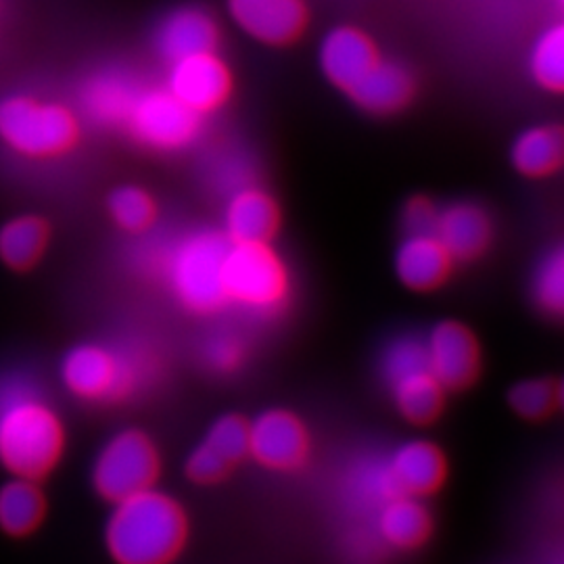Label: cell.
<instances>
[{
    "mask_svg": "<svg viewBox=\"0 0 564 564\" xmlns=\"http://www.w3.org/2000/svg\"><path fill=\"white\" fill-rule=\"evenodd\" d=\"M63 429L41 387L25 375L0 379V463L25 479L59 460Z\"/></svg>",
    "mask_w": 564,
    "mask_h": 564,
    "instance_id": "obj_1",
    "label": "cell"
},
{
    "mask_svg": "<svg viewBox=\"0 0 564 564\" xmlns=\"http://www.w3.org/2000/svg\"><path fill=\"white\" fill-rule=\"evenodd\" d=\"M186 535L178 505L155 489L116 502L107 523V545L120 564L170 563Z\"/></svg>",
    "mask_w": 564,
    "mask_h": 564,
    "instance_id": "obj_2",
    "label": "cell"
},
{
    "mask_svg": "<svg viewBox=\"0 0 564 564\" xmlns=\"http://www.w3.org/2000/svg\"><path fill=\"white\" fill-rule=\"evenodd\" d=\"M230 245L218 230H195L153 251L151 263L188 310L207 314L228 302L224 262Z\"/></svg>",
    "mask_w": 564,
    "mask_h": 564,
    "instance_id": "obj_3",
    "label": "cell"
},
{
    "mask_svg": "<svg viewBox=\"0 0 564 564\" xmlns=\"http://www.w3.org/2000/svg\"><path fill=\"white\" fill-rule=\"evenodd\" d=\"M0 139L25 158H57L74 147L78 121L59 102L7 97L0 101Z\"/></svg>",
    "mask_w": 564,
    "mask_h": 564,
    "instance_id": "obj_4",
    "label": "cell"
},
{
    "mask_svg": "<svg viewBox=\"0 0 564 564\" xmlns=\"http://www.w3.org/2000/svg\"><path fill=\"white\" fill-rule=\"evenodd\" d=\"M228 302L249 310H274L289 291L286 270L268 242H232L224 262Z\"/></svg>",
    "mask_w": 564,
    "mask_h": 564,
    "instance_id": "obj_5",
    "label": "cell"
},
{
    "mask_svg": "<svg viewBox=\"0 0 564 564\" xmlns=\"http://www.w3.org/2000/svg\"><path fill=\"white\" fill-rule=\"evenodd\" d=\"M123 128L144 147L178 151L199 137L202 116L184 107L167 88H155L144 82Z\"/></svg>",
    "mask_w": 564,
    "mask_h": 564,
    "instance_id": "obj_6",
    "label": "cell"
},
{
    "mask_svg": "<svg viewBox=\"0 0 564 564\" xmlns=\"http://www.w3.org/2000/svg\"><path fill=\"white\" fill-rule=\"evenodd\" d=\"M158 452L139 431L111 437L93 468V481L102 498L120 502L149 489L158 477Z\"/></svg>",
    "mask_w": 564,
    "mask_h": 564,
    "instance_id": "obj_7",
    "label": "cell"
},
{
    "mask_svg": "<svg viewBox=\"0 0 564 564\" xmlns=\"http://www.w3.org/2000/svg\"><path fill=\"white\" fill-rule=\"evenodd\" d=\"M61 375L67 389L84 400L120 398L139 383L132 360L99 345H80L69 351L61 366Z\"/></svg>",
    "mask_w": 564,
    "mask_h": 564,
    "instance_id": "obj_8",
    "label": "cell"
},
{
    "mask_svg": "<svg viewBox=\"0 0 564 564\" xmlns=\"http://www.w3.org/2000/svg\"><path fill=\"white\" fill-rule=\"evenodd\" d=\"M178 101L197 116L212 113L230 95V74L224 61L214 53L170 63V76L165 86Z\"/></svg>",
    "mask_w": 564,
    "mask_h": 564,
    "instance_id": "obj_9",
    "label": "cell"
},
{
    "mask_svg": "<svg viewBox=\"0 0 564 564\" xmlns=\"http://www.w3.org/2000/svg\"><path fill=\"white\" fill-rule=\"evenodd\" d=\"M424 349L429 370L444 389H463L477 377L479 347L463 324H437L424 339Z\"/></svg>",
    "mask_w": 564,
    "mask_h": 564,
    "instance_id": "obj_10",
    "label": "cell"
},
{
    "mask_svg": "<svg viewBox=\"0 0 564 564\" xmlns=\"http://www.w3.org/2000/svg\"><path fill=\"white\" fill-rule=\"evenodd\" d=\"M249 454L268 468H293L307 454V433L293 414L268 410L249 424Z\"/></svg>",
    "mask_w": 564,
    "mask_h": 564,
    "instance_id": "obj_11",
    "label": "cell"
},
{
    "mask_svg": "<svg viewBox=\"0 0 564 564\" xmlns=\"http://www.w3.org/2000/svg\"><path fill=\"white\" fill-rule=\"evenodd\" d=\"M232 20L256 41L286 44L305 25L302 0H228Z\"/></svg>",
    "mask_w": 564,
    "mask_h": 564,
    "instance_id": "obj_12",
    "label": "cell"
},
{
    "mask_svg": "<svg viewBox=\"0 0 564 564\" xmlns=\"http://www.w3.org/2000/svg\"><path fill=\"white\" fill-rule=\"evenodd\" d=\"M144 82L121 69H107L84 82L80 107L86 118L111 128H123L128 111Z\"/></svg>",
    "mask_w": 564,
    "mask_h": 564,
    "instance_id": "obj_13",
    "label": "cell"
},
{
    "mask_svg": "<svg viewBox=\"0 0 564 564\" xmlns=\"http://www.w3.org/2000/svg\"><path fill=\"white\" fill-rule=\"evenodd\" d=\"M218 39V25L209 13L197 7H184L162 21L155 36V46L163 59L174 63L184 57L214 53Z\"/></svg>",
    "mask_w": 564,
    "mask_h": 564,
    "instance_id": "obj_14",
    "label": "cell"
},
{
    "mask_svg": "<svg viewBox=\"0 0 564 564\" xmlns=\"http://www.w3.org/2000/svg\"><path fill=\"white\" fill-rule=\"evenodd\" d=\"M379 59L372 42L354 28L333 30L321 46V65L326 78L349 90Z\"/></svg>",
    "mask_w": 564,
    "mask_h": 564,
    "instance_id": "obj_15",
    "label": "cell"
},
{
    "mask_svg": "<svg viewBox=\"0 0 564 564\" xmlns=\"http://www.w3.org/2000/svg\"><path fill=\"white\" fill-rule=\"evenodd\" d=\"M387 464L400 494L424 496L435 491L444 481V456L429 442L416 440L400 445L387 458Z\"/></svg>",
    "mask_w": 564,
    "mask_h": 564,
    "instance_id": "obj_16",
    "label": "cell"
},
{
    "mask_svg": "<svg viewBox=\"0 0 564 564\" xmlns=\"http://www.w3.org/2000/svg\"><path fill=\"white\" fill-rule=\"evenodd\" d=\"M433 235L452 260H470L489 241V220L477 205L454 203L440 212Z\"/></svg>",
    "mask_w": 564,
    "mask_h": 564,
    "instance_id": "obj_17",
    "label": "cell"
},
{
    "mask_svg": "<svg viewBox=\"0 0 564 564\" xmlns=\"http://www.w3.org/2000/svg\"><path fill=\"white\" fill-rule=\"evenodd\" d=\"M279 224L274 202L258 188L245 186L230 195L226 207V237L232 242H268Z\"/></svg>",
    "mask_w": 564,
    "mask_h": 564,
    "instance_id": "obj_18",
    "label": "cell"
},
{
    "mask_svg": "<svg viewBox=\"0 0 564 564\" xmlns=\"http://www.w3.org/2000/svg\"><path fill=\"white\" fill-rule=\"evenodd\" d=\"M449 260L435 235H408L395 253V272L405 286L429 291L444 281Z\"/></svg>",
    "mask_w": 564,
    "mask_h": 564,
    "instance_id": "obj_19",
    "label": "cell"
},
{
    "mask_svg": "<svg viewBox=\"0 0 564 564\" xmlns=\"http://www.w3.org/2000/svg\"><path fill=\"white\" fill-rule=\"evenodd\" d=\"M347 93L362 109L389 113L403 107L410 99L412 82L402 65L377 59Z\"/></svg>",
    "mask_w": 564,
    "mask_h": 564,
    "instance_id": "obj_20",
    "label": "cell"
},
{
    "mask_svg": "<svg viewBox=\"0 0 564 564\" xmlns=\"http://www.w3.org/2000/svg\"><path fill=\"white\" fill-rule=\"evenodd\" d=\"M431 519L416 496L398 494L377 510V533L384 544L414 547L429 535Z\"/></svg>",
    "mask_w": 564,
    "mask_h": 564,
    "instance_id": "obj_21",
    "label": "cell"
},
{
    "mask_svg": "<svg viewBox=\"0 0 564 564\" xmlns=\"http://www.w3.org/2000/svg\"><path fill=\"white\" fill-rule=\"evenodd\" d=\"M398 494L400 489L393 481L387 458H366L347 473L345 500L358 512L379 510Z\"/></svg>",
    "mask_w": 564,
    "mask_h": 564,
    "instance_id": "obj_22",
    "label": "cell"
},
{
    "mask_svg": "<svg viewBox=\"0 0 564 564\" xmlns=\"http://www.w3.org/2000/svg\"><path fill=\"white\" fill-rule=\"evenodd\" d=\"M512 163L527 176H544L564 163V130L552 126L529 128L514 141Z\"/></svg>",
    "mask_w": 564,
    "mask_h": 564,
    "instance_id": "obj_23",
    "label": "cell"
},
{
    "mask_svg": "<svg viewBox=\"0 0 564 564\" xmlns=\"http://www.w3.org/2000/svg\"><path fill=\"white\" fill-rule=\"evenodd\" d=\"M389 389L398 410L412 423L433 421L444 403V387L431 375L429 368L403 375L391 381Z\"/></svg>",
    "mask_w": 564,
    "mask_h": 564,
    "instance_id": "obj_24",
    "label": "cell"
},
{
    "mask_svg": "<svg viewBox=\"0 0 564 564\" xmlns=\"http://www.w3.org/2000/svg\"><path fill=\"white\" fill-rule=\"evenodd\" d=\"M44 502L32 479H13L0 487V527L11 535H23L41 523Z\"/></svg>",
    "mask_w": 564,
    "mask_h": 564,
    "instance_id": "obj_25",
    "label": "cell"
},
{
    "mask_svg": "<svg viewBox=\"0 0 564 564\" xmlns=\"http://www.w3.org/2000/svg\"><path fill=\"white\" fill-rule=\"evenodd\" d=\"M46 224L36 216H20L0 230V258L11 268L23 270L41 258L46 245Z\"/></svg>",
    "mask_w": 564,
    "mask_h": 564,
    "instance_id": "obj_26",
    "label": "cell"
},
{
    "mask_svg": "<svg viewBox=\"0 0 564 564\" xmlns=\"http://www.w3.org/2000/svg\"><path fill=\"white\" fill-rule=\"evenodd\" d=\"M531 72L547 90L564 93V21L547 28L533 44Z\"/></svg>",
    "mask_w": 564,
    "mask_h": 564,
    "instance_id": "obj_27",
    "label": "cell"
},
{
    "mask_svg": "<svg viewBox=\"0 0 564 564\" xmlns=\"http://www.w3.org/2000/svg\"><path fill=\"white\" fill-rule=\"evenodd\" d=\"M109 212L123 230L142 232L155 220V203L139 186H121L111 199Z\"/></svg>",
    "mask_w": 564,
    "mask_h": 564,
    "instance_id": "obj_28",
    "label": "cell"
},
{
    "mask_svg": "<svg viewBox=\"0 0 564 564\" xmlns=\"http://www.w3.org/2000/svg\"><path fill=\"white\" fill-rule=\"evenodd\" d=\"M508 402L519 416L540 421L556 405V387L545 379H527L510 389Z\"/></svg>",
    "mask_w": 564,
    "mask_h": 564,
    "instance_id": "obj_29",
    "label": "cell"
},
{
    "mask_svg": "<svg viewBox=\"0 0 564 564\" xmlns=\"http://www.w3.org/2000/svg\"><path fill=\"white\" fill-rule=\"evenodd\" d=\"M203 442L220 454L226 463L235 464L249 454V424L242 423L239 416H223L212 424Z\"/></svg>",
    "mask_w": 564,
    "mask_h": 564,
    "instance_id": "obj_30",
    "label": "cell"
},
{
    "mask_svg": "<svg viewBox=\"0 0 564 564\" xmlns=\"http://www.w3.org/2000/svg\"><path fill=\"white\" fill-rule=\"evenodd\" d=\"M535 300L550 314L564 316V247L545 260L533 282Z\"/></svg>",
    "mask_w": 564,
    "mask_h": 564,
    "instance_id": "obj_31",
    "label": "cell"
},
{
    "mask_svg": "<svg viewBox=\"0 0 564 564\" xmlns=\"http://www.w3.org/2000/svg\"><path fill=\"white\" fill-rule=\"evenodd\" d=\"M381 368H383V377L387 383L400 379L403 375L429 368L423 339H419V337L395 339L384 349Z\"/></svg>",
    "mask_w": 564,
    "mask_h": 564,
    "instance_id": "obj_32",
    "label": "cell"
},
{
    "mask_svg": "<svg viewBox=\"0 0 564 564\" xmlns=\"http://www.w3.org/2000/svg\"><path fill=\"white\" fill-rule=\"evenodd\" d=\"M228 468H230V464L226 463L223 456L216 454L205 442L197 445V449L191 454V458L186 463L188 477L197 484H214V481L223 479Z\"/></svg>",
    "mask_w": 564,
    "mask_h": 564,
    "instance_id": "obj_33",
    "label": "cell"
},
{
    "mask_svg": "<svg viewBox=\"0 0 564 564\" xmlns=\"http://www.w3.org/2000/svg\"><path fill=\"white\" fill-rule=\"evenodd\" d=\"M440 212L426 202V199H414L408 203L403 212V226L408 235H433L437 226Z\"/></svg>",
    "mask_w": 564,
    "mask_h": 564,
    "instance_id": "obj_34",
    "label": "cell"
},
{
    "mask_svg": "<svg viewBox=\"0 0 564 564\" xmlns=\"http://www.w3.org/2000/svg\"><path fill=\"white\" fill-rule=\"evenodd\" d=\"M207 360L218 370H230L241 360V345L230 337L214 339L207 347Z\"/></svg>",
    "mask_w": 564,
    "mask_h": 564,
    "instance_id": "obj_35",
    "label": "cell"
},
{
    "mask_svg": "<svg viewBox=\"0 0 564 564\" xmlns=\"http://www.w3.org/2000/svg\"><path fill=\"white\" fill-rule=\"evenodd\" d=\"M556 403H561V408L564 410V381L556 387Z\"/></svg>",
    "mask_w": 564,
    "mask_h": 564,
    "instance_id": "obj_36",
    "label": "cell"
},
{
    "mask_svg": "<svg viewBox=\"0 0 564 564\" xmlns=\"http://www.w3.org/2000/svg\"><path fill=\"white\" fill-rule=\"evenodd\" d=\"M558 2H563V4H564V0H558Z\"/></svg>",
    "mask_w": 564,
    "mask_h": 564,
    "instance_id": "obj_37",
    "label": "cell"
}]
</instances>
